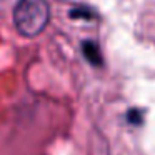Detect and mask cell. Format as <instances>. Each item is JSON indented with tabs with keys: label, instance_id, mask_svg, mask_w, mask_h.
Masks as SVG:
<instances>
[{
	"label": "cell",
	"instance_id": "3957f363",
	"mask_svg": "<svg viewBox=\"0 0 155 155\" xmlns=\"http://www.w3.org/2000/svg\"><path fill=\"white\" fill-rule=\"evenodd\" d=\"M70 17L88 20V18H97V14H95V10H92V8H88V7H77V8H74V10H70Z\"/></svg>",
	"mask_w": 155,
	"mask_h": 155
},
{
	"label": "cell",
	"instance_id": "6da1fadb",
	"mask_svg": "<svg viewBox=\"0 0 155 155\" xmlns=\"http://www.w3.org/2000/svg\"><path fill=\"white\" fill-rule=\"evenodd\" d=\"M50 22V5L47 0H18L14 7V24L24 37H37Z\"/></svg>",
	"mask_w": 155,
	"mask_h": 155
},
{
	"label": "cell",
	"instance_id": "7a4b0ae2",
	"mask_svg": "<svg viewBox=\"0 0 155 155\" xmlns=\"http://www.w3.org/2000/svg\"><path fill=\"white\" fill-rule=\"evenodd\" d=\"M82 52H84V57L90 62L95 67H102L104 65V57H102V52L98 44H95L94 40H85L82 44Z\"/></svg>",
	"mask_w": 155,
	"mask_h": 155
}]
</instances>
